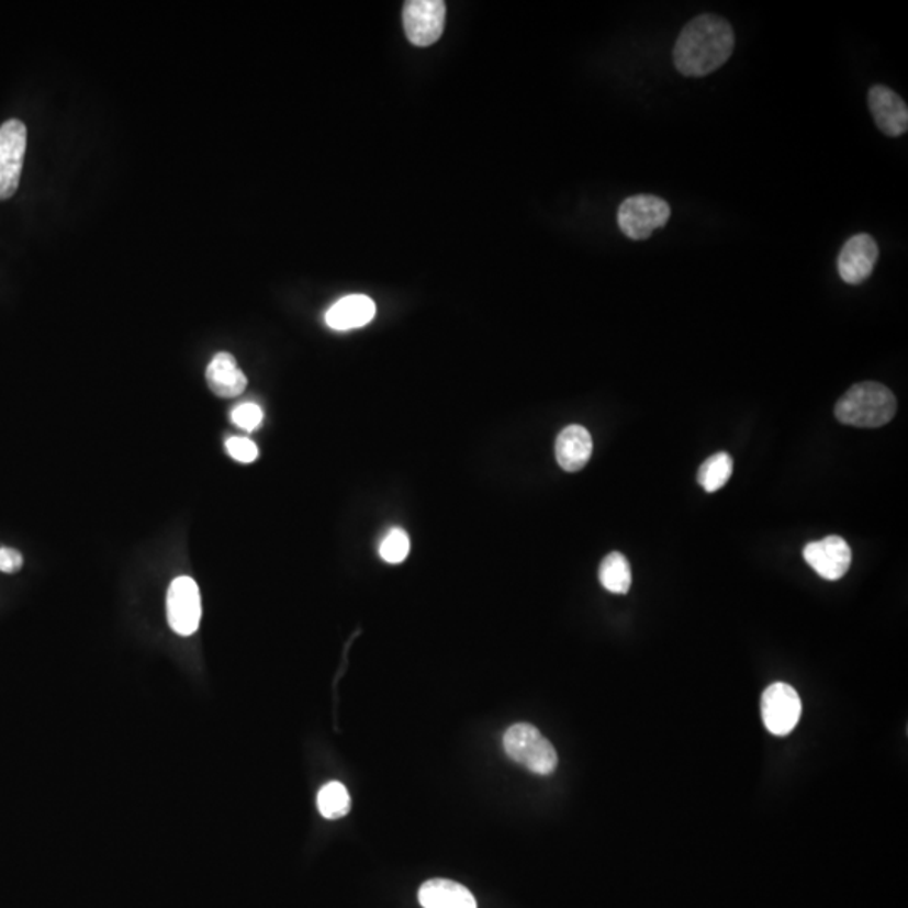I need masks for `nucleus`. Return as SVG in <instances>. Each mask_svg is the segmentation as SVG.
Listing matches in <instances>:
<instances>
[{"label": "nucleus", "instance_id": "f257e3e1", "mask_svg": "<svg viewBox=\"0 0 908 908\" xmlns=\"http://www.w3.org/2000/svg\"><path fill=\"white\" fill-rule=\"evenodd\" d=\"M736 47V34L726 19L702 14L690 21L673 47V63L683 76L702 78L726 65Z\"/></svg>", "mask_w": 908, "mask_h": 908}, {"label": "nucleus", "instance_id": "f03ea898", "mask_svg": "<svg viewBox=\"0 0 908 908\" xmlns=\"http://www.w3.org/2000/svg\"><path fill=\"white\" fill-rule=\"evenodd\" d=\"M897 413V399L878 382L854 384L834 407L838 421L853 427H882Z\"/></svg>", "mask_w": 908, "mask_h": 908}, {"label": "nucleus", "instance_id": "7ed1b4c3", "mask_svg": "<svg viewBox=\"0 0 908 908\" xmlns=\"http://www.w3.org/2000/svg\"><path fill=\"white\" fill-rule=\"evenodd\" d=\"M503 747L512 761L539 776H550L559 764L552 743L530 724H515L506 730Z\"/></svg>", "mask_w": 908, "mask_h": 908}, {"label": "nucleus", "instance_id": "20e7f679", "mask_svg": "<svg viewBox=\"0 0 908 908\" xmlns=\"http://www.w3.org/2000/svg\"><path fill=\"white\" fill-rule=\"evenodd\" d=\"M672 208L657 195L639 194L625 199L618 209L619 229L632 242H643L653 231L666 226Z\"/></svg>", "mask_w": 908, "mask_h": 908}, {"label": "nucleus", "instance_id": "39448f33", "mask_svg": "<svg viewBox=\"0 0 908 908\" xmlns=\"http://www.w3.org/2000/svg\"><path fill=\"white\" fill-rule=\"evenodd\" d=\"M27 148V128L21 120L0 125V201L15 194Z\"/></svg>", "mask_w": 908, "mask_h": 908}, {"label": "nucleus", "instance_id": "423d86ee", "mask_svg": "<svg viewBox=\"0 0 908 908\" xmlns=\"http://www.w3.org/2000/svg\"><path fill=\"white\" fill-rule=\"evenodd\" d=\"M800 711L799 693L787 683H772L762 693V720L772 736L784 737L793 732L799 722Z\"/></svg>", "mask_w": 908, "mask_h": 908}, {"label": "nucleus", "instance_id": "0eeeda50", "mask_svg": "<svg viewBox=\"0 0 908 908\" xmlns=\"http://www.w3.org/2000/svg\"><path fill=\"white\" fill-rule=\"evenodd\" d=\"M201 593L194 579H173L167 593V619L170 628L180 636H192L201 623Z\"/></svg>", "mask_w": 908, "mask_h": 908}, {"label": "nucleus", "instance_id": "6e6552de", "mask_svg": "<svg viewBox=\"0 0 908 908\" xmlns=\"http://www.w3.org/2000/svg\"><path fill=\"white\" fill-rule=\"evenodd\" d=\"M445 18L442 0H410L403 11L407 40L417 47L431 46L445 31Z\"/></svg>", "mask_w": 908, "mask_h": 908}, {"label": "nucleus", "instance_id": "1a4fd4ad", "mask_svg": "<svg viewBox=\"0 0 908 908\" xmlns=\"http://www.w3.org/2000/svg\"><path fill=\"white\" fill-rule=\"evenodd\" d=\"M878 261V245L870 234H854L838 256V273L848 284H862L872 277Z\"/></svg>", "mask_w": 908, "mask_h": 908}, {"label": "nucleus", "instance_id": "9d476101", "mask_svg": "<svg viewBox=\"0 0 908 908\" xmlns=\"http://www.w3.org/2000/svg\"><path fill=\"white\" fill-rule=\"evenodd\" d=\"M805 560L826 581L843 578L851 565V549L841 537L831 536L805 547Z\"/></svg>", "mask_w": 908, "mask_h": 908}, {"label": "nucleus", "instance_id": "9b49d317", "mask_svg": "<svg viewBox=\"0 0 908 908\" xmlns=\"http://www.w3.org/2000/svg\"><path fill=\"white\" fill-rule=\"evenodd\" d=\"M870 112L876 126L887 137H901L908 128L907 103L884 85H875L868 91Z\"/></svg>", "mask_w": 908, "mask_h": 908}, {"label": "nucleus", "instance_id": "f8f14e48", "mask_svg": "<svg viewBox=\"0 0 908 908\" xmlns=\"http://www.w3.org/2000/svg\"><path fill=\"white\" fill-rule=\"evenodd\" d=\"M593 438L584 426L572 424L560 433L556 442L557 463L562 470L574 473L590 463L593 457Z\"/></svg>", "mask_w": 908, "mask_h": 908}, {"label": "nucleus", "instance_id": "ddd939ff", "mask_svg": "<svg viewBox=\"0 0 908 908\" xmlns=\"http://www.w3.org/2000/svg\"><path fill=\"white\" fill-rule=\"evenodd\" d=\"M375 303L367 295H349L328 309L325 322L332 330L349 332L366 327L375 316Z\"/></svg>", "mask_w": 908, "mask_h": 908}, {"label": "nucleus", "instance_id": "4468645a", "mask_svg": "<svg viewBox=\"0 0 908 908\" xmlns=\"http://www.w3.org/2000/svg\"><path fill=\"white\" fill-rule=\"evenodd\" d=\"M205 379L214 394L226 399L237 397L248 385V379L237 367L236 359L226 352L214 356L205 370Z\"/></svg>", "mask_w": 908, "mask_h": 908}, {"label": "nucleus", "instance_id": "2eb2a0df", "mask_svg": "<svg viewBox=\"0 0 908 908\" xmlns=\"http://www.w3.org/2000/svg\"><path fill=\"white\" fill-rule=\"evenodd\" d=\"M419 901L424 908H477L473 894L451 879H429L421 887Z\"/></svg>", "mask_w": 908, "mask_h": 908}, {"label": "nucleus", "instance_id": "dca6fc26", "mask_svg": "<svg viewBox=\"0 0 908 908\" xmlns=\"http://www.w3.org/2000/svg\"><path fill=\"white\" fill-rule=\"evenodd\" d=\"M599 581L609 593H628L632 581L628 559L619 552L604 557L599 568Z\"/></svg>", "mask_w": 908, "mask_h": 908}, {"label": "nucleus", "instance_id": "f3484780", "mask_svg": "<svg viewBox=\"0 0 908 908\" xmlns=\"http://www.w3.org/2000/svg\"><path fill=\"white\" fill-rule=\"evenodd\" d=\"M733 461L727 452H717L708 458L698 470V483L705 492L714 493L724 489L732 477Z\"/></svg>", "mask_w": 908, "mask_h": 908}, {"label": "nucleus", "instance_id": "a211bd4d", "mask_svg": "<svg viewBox=\"0 0 908 908\" xmlns=\"http://www.w3.org/2000/svg\"><path fill=\"white\" fill-rule=\"evenodd\" d=\"M320 815L325 819H340L349 815L350 794L344 784L338 781L325 784L316 797Z\"/></svg>", "mask_w": 908, "mask_h": 908}, {"label": "nucleus", "instance_id": "6ab92c4d", "mask_svg": "<svg viewBox=\"0 0 908 908\" xmlns=\"http://www.w3.org/2000/svg\"><path fill=\"white\" fill-rule=\"evenodd\" d=\"M410 537H407L406 531L401 530V528H394V530L389 531L388 536L382 540L381 547H379V553H381L382 559L389 562V564H401V562H404L406 557L410 556Z\"/></svg>", "mask_w": 908, "mask_h": 908}, {"label": "nucleus", "instance_id": "aec40b11", "mask_svg": "<svg viewBox=\"0 0 908 908\" xmlns=\"http://www.w3.org/2000/svg\"><path fill=\"white\" fill-rule=\"evenodd\" d=\"M262 417H265V414H262L261 407L253 403L242 404V406H237L236 410L233 411V414H231L233 423L242 427V429H245V431H255V429H258V427L261 426Z\"/></svg>", "mask_w": 908, "mask_h": 908}, {"label": "nucleus", "instance_id": "412c9836", "mask_svg": "<svg viewBox=\"0 0 908 908\" xmlns=\"http://www.w3.org/2000/svg\"><path fill=\"white\" fill-rule=\"evenodd\" d=\"M226 449L233 460L239 463H253L258 458V446L248 438H229L226 441Z\"/></svg>", "mask_w": 908, "mask_h": 908}, {"label": "nucleus", "instance_id": "4be33fe9", "mask_svg": "<svg viewBox=\"0 0 908 908\" xmlns=\"http://www.w3.org/2000/svg\"><path fill=\"white\" fill-rule=\"evenodd\" d=\"M24 564V557L19 550L11 549V547H0V571L5 574H14L21 571Z\"/></svg>", "mask_w": 908, "mask_h": 908}]
</instances>
